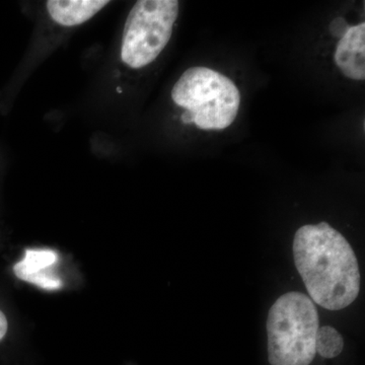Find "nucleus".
I'll return each mask as SVG.
<instances>
[{
	"label": "nucleus",
	"instance_id": "423d86ee",
	"mask_svg": "<svg viewBox=\"0 0 365 365\" xmlns=\"http://www.w3.org/2000/svg\"><path fill=\"white\" fill-rule=\"evenodd\" d=\"M56 262L57 254L51 250H26L23 260L14 265V274L44 289H59L62 281L50 271Z\"/></svg>",
	"mask_w": 365,
	"mask_h": 365
},
{
	"label": "nucleus",
	"instance_id": "f257e3e1",
	"mask_svg": "<svg viewBox=\"0 0 365 365\" xmlns=\"http://www.w3.org/2000/svg\"><path fill=\"white\" fill-rule=\"evenodd\" d=\"M294 256L314 304L340 311L359 297V261L347 240L329 223L300 227L294 235Z\"/></svg>",
	"mask_w": 365,
	"mask_h": 365
},
{
	"label": "nucleus",
	"instance_id": "9d476101",
	"mask_svg": "<svg viewBox=\"0 0 365 365\" xmlns=\"http://www.w3.org/2000/svg\"><path fill=\"white\" fill-rule=\"evenodd\" d=\"M7 332V319L4 314L0 311V340L6 336Z\"/></svg>",
	"mask_w": 365,
	"mask_h": 365
},
{
	"label": "nucleus",
	"instance_id": "1a4fd4ad",
	"mask_svg": "<svg viewBox=\"0 0 365 365\" xmlns=\"http://www.w3.org/2000/svg\"><path fill=\"white\" fill-rule=\"evenodd\" d=\"M349 28L350 26H348L347 23H346L344 19L338 18L335 19V20L331 23L330 32L332 34L334 37H339L341 39V38H342L343 36L347 33V31L349 30Z\"/></svg>",
	"mask_w": 365,
	"mask_h": 365
},
{
	"label": "nucleus",
	"instance_id": "39448f33",
	"mask_svg": "<svg viewBox=\"0 0 365 365\" xmlns=\"http://www.w3.org/2000/svg\"><path fill=\"white\" fill-rule=\"evenodd\" d=\"M336 66L346 78L365 79V23L350 26L336 48Z\"/></svg>",
	"mask_w": 365,
	"mask_h": 365
},
{
	"label": "nucleus",
	"instance_id": "20e7f679",
	"mask_svg": "<svg viewBox=\"0 0 365 365\" xmlns=\"http://www.w3.org/2000/svg\"><path fill=\"white\" fill-rule=\"evenodd\" d=\"M177 0H139L125 23L121 58L133 69L150 66L172 37L179 16Z\"/></svg>",
	"mask_w": 365,
	"mask_h": 365
},
{
	"label": "nucleus",
	"instance_id": "f03ea898",
	"mask_svg": "<svg viewBox=\"0 0 365 365\" xmlns=\"http://www.w3.org/2000/svg\"><path fill=\"white\" fill-rule=\"evenodd\" d=\"M318 309L307 295H281L269 311L268 357L271 365H309L316 356Z\"/></svg>",
	"mask_w": 365,
	"mask_h": 365
},
{
	"label": "nucleus",
	"instance_id": "6e6552de",
	"mask_svg": "<svg viewBox=\"0 0 365 365\" xmlns=\"http://www.w3.org/2000/svg\"><path fill=\"white\" fill-rule=\"evenodd\" d=\"M344 340L335 328L324 326L319 328L316 335V353L324 359H334L341 354Z\"/></svg>",
	"mask_w": 365,
	"mask_h": 365
},
{
	"label": "nucleus",
	"instance_id": "7ed1b4c3",
	"mask_svg": "<svg viewBox=\"0 0 365 365\" xmlns=\"http://www.w3.org/2000/svg\"><path fill=\"white\" fill-rule=\"evenodd\" d=\"M175 104L193 116L202 130H222L234 123L241 105L239 88L227 76L207 67H192L172 91Z\"/></svg>",
	"mask_w": 365,
	"mask_h": 365
},
{
	"label": "nucleus",
	"instance_id": "0eeeda50",
	"mask_svg": "<svg viewBox=\"0 0 365 365\" xmlns=\"http://www.w3.org/2000/svg\"><path fill=\"white\" fill-rule=\"evenodd\" d=\"M109 4L107 0H49L46 6L55 23L76 26L90 21Z\"/></svg>",
	"mask_w": 365,
	"mask_h": 365
},
{
	"label": "nucleus",
	"instance_id": "9b49d317",
	"mask_svg": "<svg viewBox=\"0 0 365 365\" xmlns=\"http://www.w3.org/2000/svg\"><path fill=\"white\" fill-rule=\"evenodd\" d=\"M182 122L185 124L194 123L193 116L191 113L185 111L184 114L182 115Z\"/></svg>",
	"mask_w": 365,
	"mask_h": 365
}]
</instances>
